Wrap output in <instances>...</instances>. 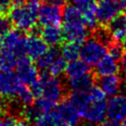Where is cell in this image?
<instances>
[{"label":"cell","instance_id":"cell-1","mask_svg":"<svg viewBox=\"0 0 126 126\" xmlns=\"http://www.w3.org/2000/svg\"><path fill=\"white\" fill-rule=\"evenodd\" d=\"M89 95L90 100L80 116L88 126H97L106 118V95L94 85L89 91Z\"/></svg>","mask_w":126,"mask_h":126},{"label":"cell","instance_id":"cell-2","mask_svg":"<svg viewBox=\"0 0 126 126\" xmlns=\"http://www.w3.org/2000/svg\"><path fill=\"white\" fill-rule=\"evenodd\" d=\"M39 0H27L26 6H14L9 12V20L22 32H32L36 27Z\"/></svg>","mask_w":126,"mask_h":126},{"label":"cell","instance_id":"cell-3","mask_svg":"<svg viewBox=\"0 0 126 126\" xmlns=\"http://www.w3.org/2000/svg\"><path fill=\"white\" fill-rule=\"evenodd\" d=\"M107 53V46L94 36L87 38L80 46V59L90 67L94 66Z\"/></svg>","mask_w":126,"mask_h":126},{"label":"cell","instance_id":"cell-4","mask_svg":"<svg viewBox=\"0 0 126 126\" xmlns=\"http://www.w3.org/2000/svg\"><path fill=\"white\" fill-rule=\"evenodd\" d=\"M38 80L41 85L40 96H44L58 104L63 99L65 94V88L61 80H59L58 77L51 76L46 72H41Z\"/></svg>","mask_w":126,"mask_h":126},{"label":"cell","instance_id":"cell-5","mask_svg":"<svg viewBox=\"0 0 126 126\" xmlns=\"http://www.w3.org/2000/svg\"><path fill=\"white\" fill-rule=\"evenodd\" d=\"M26 35L22 31L10 30L8 32L0 36V48L12 52L18 58L26 54L25 50Z\"/></svg>","mask_w":126,"mask_h":126},{"label":"cell","instance_id":"cell-6","mask_svg":"<svg viewBox=\"0 0 126 126\" xmlns=\"http://www.w3.org/2000/svg\"><path fill=\"white\" fill-rule=\"evenodd\" d=\"M121 9L117 0H98L97 4H95L97 23L101 26H108L114 18L120 15Z\"/></svg>","mask_w":126,"mask_h":126},{"label":"cell","instance_id":"cell-7","mask_svg":"<svg viewBox=\"0 0 126 126\" xmlns=\"http://www.w3.org/2000/svg\"><path fill=\"white\" fill-rule=\"evenodd\" d=\"M16 68V76L17 78L24 84L31 86L34 82L37 81L39 77L38 69L36 65L32 62V59L29 56H22L18 59Z\"/></svg>","mask_w":126,"mask_h":126},{"label":"cell","instance_id":"cell-8","mask_svg":"<svg viewBox=\"0 0 126 126\" xmlns=\"http://www.w3.org/2000/svg\"><path fill=\"white\" fill-rule=\"evenodd\" d=\"M106 118L111 121L123 122L126 119V94H116L109 96L106 102Z\"/></svg>","mask_w":126,"mask_h":126},{"label":"cell","instance_id":"cell-9","mask_svg":"<svg viewBox=\"0 0 126 126\" xmlns=\"http://www.w3.org/2000/svg\"><path fill=\"white\" fill-rule=\"evenodd\" d=\"M62 32L63 38L66 41L82 44L89 36V28L87 27L85 21L67 22L64 23Z\"/></svg>","mask_w":126,"mask_h":126},{"label":"cell","instance_id":"cell-10","mask_svg":"<svg viewBox=\"0 0 126 126\" xmlns=\"http://www.w3.org/2000/svg\"><path fill=\"white\" fill-rule=\"evenodd\" d=\"M37 20L40 26H59L62 22V6L43 3L40 5Z\"/></svg>","mask_w":126,"mask_h":126},{"label":"cell","instance_id":"cell-11","mask_svg":"<svg viewBox=\"0 0 126 126\" xmlns=\"http://www.w3.org/2000/svg\"><path fill=\"white\" fill-rule=\"evenodd\" d=\"M48 49V44L42 39V37L35 32H31L30 35L26 36L25 50L26 54L32 59H38L46 50Z\"/></svg>","mask_w":126,"mask_h":126},{"label":"cell","instance_id":"cell-12","mask_svg":"<svg viewBox=\"0 0 126 126\" xmlns=\"http://www.w3.org/2000/svg\"><path fill=\"white\" fill-rule=\"evenodd\" d=\"M60 120L65 125H75L80 121V113L69 99H62L54 108Z\"/></svg>","mask_w":126,"mask_h":126},{"label":"cell","instance_id":"cell-13","mask_svg":"<svg viewBox=\"0 0 126 126\" xmlns=\"http://www.w3.org/2000/svg\"><path fill=\"white\" fill-rule=\"evenodd\" d=\"M20 82L21 81L11 69L0 68V94L2 95L14 97Z\"/></svg>","mask_w":126,"mask_h":126},{"label":"cell","instance_id":"cell-14","mask_svg":"<svg viewBox=\"0 0 126 126\" xmlns=\"http://www.w3.org/2000/svg\"><path fill=\"white\" fill-rule=\"evenodd\" d=\"M122 79L118 74L99 76L96 80V86L104 93L106 96H112L121 90Z\"/></svg>","mask_w":126,"mask_h":126},{"label":"cell","instance_id":"cell-15","mask_svg":"<svg viewBox=\"0 0 126 126\" xmlns=\"http://www.w3.org/2000/svg\"><path fill=\"white\" fill-rule=\"evenodd\" d=\"M119 71H120L119 63L117 62V60H115L108 53H106L94 65V73L97 77L112 75V74H118Z\"/></svg>","mask_w":126,"mask_h":126},{"label":"cell","instance_id":"cell-16","mask_svg":"<svg viewBox=\"0 0 126 126\" xmlns=\"http://www.w3.org/2000/svg\"><path fill=\"white\" fill-rule=\"evenodd\" d=\"M68 80V88L70 91H75V92H88L91 90V88L94 85V77L92 72L67 79Z\"/></svg>","mask_w":126,"mask_h":126},{"label":"cell","instance_id":"cell-17","mask_svg":"<svg viewBox=\"0 0 126 126\" xmlns=\"http://www.w3.org/2000/svg\"><path fill=\"white\" fill-rule=\"evenodd\" d=\"M39 35L50 46H57L64 40L59 26H43V28L39 29Z\"/></svg>","mask_w":126,"mask_h":126},{"label":"cell","instance_id":"cell-18","mask_svg":"<svg viewBox=\"0 0 126 126\" xmlns=\"http://www.w3.org/2000/svg\"><path fill=\"white\" fill-rule=\"evenodd\" d=\"M108 31L114 41L124 43L126 40V21L123 16H117L108 24Z\"/></svg>","mask_w":126,"mask_h":126},{"label":"cell","instance_id":"cell-19","mask_svg":"<svg viewBox=\"0 0 126 126\" xmlns=\"http://www.w3.org/2000/svg\"><path fill=\"white\" fill-rule=\"evenodd\" d=\"M61 55V51L57 46H51L48 47V49L38 58L36 59V67L41 72H46L51 63Z\"/></svg>","mask_w":126,"mask_h":126},{"label":"cell","instance_id":"cell-20","mask_svg":"<svg viewBox=\"0 0 126 126\" xmlns=\"http://www.w3.org/2000/svg\"><path fill=\"white\" fill-rule=\"evenodd\" d=\"M91 72V67L86 64L85 62H83L82 60H74L71 61L67 64L66 69H65V76L67 79H71L86 73Z\"/></svg>","mask_w":126,"mask_h":126},{"label":"cell","instance_id":"cell-21","mask_svg":"<svg viewBox=\"0 0 126 126\" xmlns=\"http://www.w3.org/2000/svg\"><path fill=\"white\" fill-rule=\"evenodd\" d=\"M32 123L33 126H64L55 109L49 112L40 113Z\"/></svg>","mask_w":126,"mask_h":126},{"label":"cell","instance_id":"cell-22","mask_svg":"<svg viewBox=\"0 0 126 126\" xmlns=\"http://www.w3.org/2000/svg\"><path fill=\"white\" fill-rule=\"evenodd\" d=\"M14 97L16 98V100L19 101V103H22L24 106L32 104L34 99V95L31 90V87L22 82L19 83Z\"/></svg>","mask_w":126,"mask_h":126},{"label":"cell","instance_id":"cell-23","mask_svg":"<svg viewBox=\"0 0 126 126\" xmlns=\"http://www.w3.org/2000/svg\"><path fill=\"white\" fill-rule=\"evenodd\" d=\"M80 44L72 41H67L61 46V55L67 62L77 60L80 57Z\"/></svg>","mask_w":126,"mask_h":126},{"label":"cell","instance_id":"cell-24","mask_svg":"<svg viewBox=\"0 0 126 126\" xmlns=\"http://www.w3.org/2000/svg\"><path fill=\"white\" fill-rule=\"evenodd\" d=\"M62 20L64 23L84 21V17L79 7H77L75 4H68L62 9Z\"/></svg>","mask_w":126,"mask_h":126},{"label":"cell","instance_id":"cell-25","mask_svg":"<svg viewBox=\"0 0 126 126\" xmlns=\"http://www.w3.org/2000/svg\"><path fill=\"white\" fill-rule=\"evenodd\" d=\"M72 104L78 109L79 113L83 111V109L87 106L89 100H90V95H89V91L88 92H75L71 91V94L68 98Z\"/></svg>","mask_w":126,"mask_h":126},{"label":"cell","instance_id":"cell-26","mask_svg":"<svg viewBox=\"0 0 126 126\" xmlns=\"http://www.w3.org/2000/svg\"><path fill=\"white\" fill-rule=\"evenodd\" d=\"M66 66H67V61L63 58L62 55H60L51 63V65L47 69L46 73H48L49 75L54 76V77H59L65 72Z\"/></svg>","mask_w":126,"mask_h":126},{"label":"cell","instance_id":"cell-27","mask_svg":"<svg viewBox=\"0 0 126 126\" xmlns=\"http://www.w3.org/2000/svg\"><path fill=\"white\" fill-rule=\"evenodd\" d=\"M36 108L40 111V113H45V112H49L52 111L55 107H56V103L51 101L50 99L44 97V96H38L36 97L35 102L33 103Z\"/></svg>","mask_w":126,"mask_h":126},{"label":"cell","instance_id":"cell-28","mask_svg":"<svg viewBox=\"0 0 126 126\" xmlns=\"http://www.w3.org/2000/svg\"><path fill=\"white\" fill-rule=\"evenodd\" d=\"M124 45L123 43L121 42H118V41H113L112 43H110L107 47V52L110 56H112L115 60L119 61L122 54L124 53Z\"/></svg>","mask_w":126,"mask_h":126},{"label":"cell","instance_id":"cell-29","mask_svg":"<svg viewBox=\"0 0 126 126\" xmlns=\"http://www.w3.org/2000/svg\"><path fill=\"white\" fill-rule=\"evenodd\" d=\"M17 116L12 112H4L0 115V126H16Z\"/></svg>","mask_w":126,"mask_h":126},{"label":"cell","instance_id":"cell-30","mask_svg":"<svg viewBox=\"0 0 126 126\" xmlns=\"http://www.w3.org/2000/svg\"><path fill=\"white\" fill-rule=\"evenodd\" d=\"M12 29L11 21L5 16H0V36L8 32Z\"/></svg>","mask_w":126,"mask_h":126},{"label":"cell","instance_id":"cell-31","mask_svg":"<svg viewBox=\"0 0 126 126\" xmlns=\"http://www.w3.org/2000/svg\"><path fill=\"white\" fill-rule=\"evenodd\" d=\"M12 1L11 0H0V13L2 16H7L12 9Z\"/></svg>","mask_w":126,"mask_h":126},{"label":"cell","instance_id":"cell-32","mask_svg":"<svg viewBox=\"0 0 126 126\" xmlns=\"http://www.w3.org/2000/svg\"><path fill=\"white\" fill-rule=\"evenodd\" d=\"M97 126H124L123 124H121V122H116V121H111V120H108V121H103L102 123L98 124Z\"/></svg>","mask_w":126,"mask_h":126},{"label":"cell","instance_id":"cell-33","mask_svg":"<svg viewBox=\"0 0 126 126\" xmlns=\"http://www.w3.org/2000/svg\"><path fill=\"white\" fill-rule=\"evenodd\" d=\"M119 61H120V64H119L120 69L126 73V51H124V53L122 54Z\"/></svg>","mask_w":126,"mask_h":126},{"label":"cell","instance_id":"cell-34","mask_svg":"<svg viewBox=\"0 0 126 126\" xmlns=\"http://www.w3.org/2000/svg\"><path fill=\"white\" fill-rule=\"evenodd\" d=\"M44 3L47 4H52V5H57V6H63L65 0H43Z\"/></svg>","mask_w":126,"mask_h":126},{"label":"cell","instance_id":"cell-35","mask_svg":"<svg viewBox=\"0 0 126 126\" xmlns=\"http://www.w3.org/2000/svg\"><path fill=\"white\" fill-rule=\"evenodd\" d=\"M5 110H6V103L4 100V95H2L0 94V115L2 113H4Z\"/></svg>","mask_w":126,"mask_h":126},{"label":"cell","instance_id":"cell-36","mask_svg":"<svg viewBox=\"0 0 126 126\" xmlns=\"http://www.w3.org/2000/svg\"><path fill=\"white\" fill-rule=\"evenodd\" d=\"M13 6H24L27 2V0H11Z\"/></svg>","mask_w":126,"mask_h":126},{"label":"cell","instance_id":"cell-37","mask_svg":"<svg viewBox=\"0 0 126 126\" xmlns=\"http://www.w3.org/2000/svg\"><path fill=\"white\" fill-rule=\"evenodd\" d=\"M16 126H31V124H30L29 121H27L25 119H22V120H18Z\"/></svg>","mask_w":126,"mask_h":126},{"label":"cell","instance_id":"cell-38","mask_svg":"<svg viewBox=\"0 0 126 126\" xmlns=\"http://www.w3.org/2000/svg\"><path fill=\"white\" fill-rule=\"evenodd\" d=\"M117 2L120 4L121 8H124V9H126V0H117Z\"/></svg>","mask_w":126,"mask_h":126},{"label":"cell","instance_id":"cell-39","mask_svg":"<svg viewBox=\"0 0 126 126\" xmlns=\"http://www.w3.org/2000/svg\"><path fill=\"white\" fill-rule=\"evenodd\" d=\"M124 85H125V91H126V76H125V79H124Z\"/></svg>","mask_w":126,"mask_h":126},{"label":"cell","instance_id":"cell-40","mask_svg":"<svg viewBox=\"0 0 126 126\" xmlns=\"http://www.w3.org/2000/svg\"><path fill=\"white\" fill-rule=\"evenodd\" d=\"M123 17H124V19H125V21H126V11H125V13H124V15H123Z\"/></svg>","mask_w":126,"mask_h":126},{"label":"cell","instance_id":"cell-41","mask_svg":"<svg viewBox=\"0 0 126 126\" xmlns=\"http://www.w3.org/2000/svg\"><path fill=\"white\" fill-rule=\"evenodd\" d=\"M65 126H79L78 124H75V125H65Z\"/></svg>","mask_w":126,"mask_h":126},{"label":"cell","instance_id":"cell-42","mask_svg":"<svg viewBox=\"0 0 126 126\" xmlns=\"http://www.w3.org/2000/svg\"><path fill=\"white\" fill-rule=\"evenodd\" d=\"M123 45H124V47H125V48H126V40H125V41H124V43H123Z\"/></svg>","mask_w":126,"mask_h":126},{"label":"cell","instance_id":"cell-43","mask_svg":"<svg viewBox=\"0 0 126 126\" xmlns=\"http://www.w3.org/2000/svg\"><path fill=\"white\" fill-rule=\"evenodd\" d=\"M65 1H66V0H65Z\"/></svg>","mask_w":126,"mask_h":126}]
</instances>
